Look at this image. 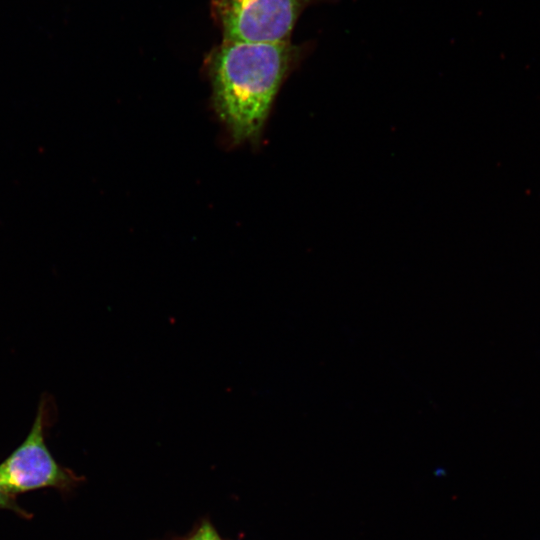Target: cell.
<instances>
[{"label": "cell", "instance_id": "6da1fadb", "mask_svg": "<svg viewBox=\"0 0 540 540\" xmlns=\"http://www.w3.org/2000/svg\"><path fill=\"white\" fill-rule=\"evenodd\" d=\"M304 53L290 41H222L210 51L214 107L235 142L258 140L282 83Z\"/></svg>", "mask_w": 540, "mask_h": 540}, {"label": "cell", "instance_id": "7a4b0ae2", "mask_svg": "<svg viewBox=\"0 0 540 540\" xmlns=\"http://www.w3.org/2000/svg\"><path fill=\"white\" fill-rule=\"evenodd\" d=\"M54 413L52 398L43 395L26 438L0 463V486L8 493L16 496L42 488L70 492L80 483L81 478L61 466L46 444V430Z\"/></svg>", "mask_w": 540, "mask_h": 540}, {"label": "cell", "instance_id": "3957f363", "mask_svg": "<svg viewBox=\"0 0 540 540\" xmlns=\"http://www.w3.org/2000/svg\"><path fill=\"white\" fill-rule=\"evenodd\" d=\"M324 0H211V15L222 41L277 43L290 41L301 13Z\"/></svg>", "mask_w": 540, "mask_h": 540}, {"label": "cell", "instance_id": "277c9868", "mask_svg": "<svg viewBox=\"0 0 540 540\" xmlns=\"http://www.w3.org/2000/svg\"><path fill=\"white\" fill-rule=\"evenodd\" d=\"M0 509L12 510L24 518H28L31 516V514L23 510L17 504L15 496L5 491L1 486H0Z\"/></svg>", "mask_w": 540, "mask_h": 540}, {"label": "cell", "instance_id": "5b68a950", "mask_svg": "<svg viewBox=\"0 0 540 540\" xmlns=\"http://www.w3.org/2000/svg\"><path fill=\"white\" fill-rule=\"evenodd\" d=\"M186 540H222L210 522H203Z\"/></svg>", "mask_w": 540, "mask_h": 540}]
</instances>
